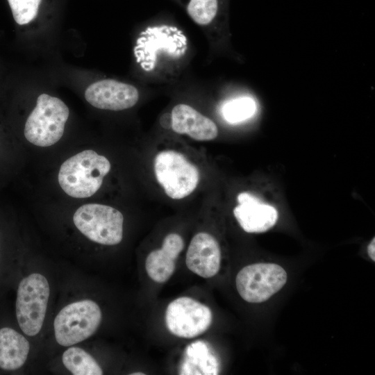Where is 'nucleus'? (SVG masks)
Segmentation results:
<instances>
[{
    "label": "nucleus",
    "mask_w": 375,
    "mask_h": 375,
    "mask_svg": "<svg viewBox=\"0 0 375 375\" xmlns=\"http://www.w3.org/2000/svg\"><path fill=\"white\" fill-rule=\"evenodd\" d=\"M73 222L77 229L94 242L115 245L122 240L124 216L112 206L84 204L75 211Z\"/></svg>",
    "instance_id": "4"
},
{
    "label": "nucleus",
    "mask_w": 375,
    "mask_h": 375,
    "mask_svg": "<svg viewBox=\"0 0 375 375\" xmlns=\"http://www.w3.org/2000/svg\"><path fill=\"white\" fill-rule=\"evenodd\" d=\"M111 165L104 156L92 149L83 150L60 166L58 180L62 190L76 199L92 197L101 188Z\"/></svg>",
    "instance_id": "1"
},
{
    "label": "nucleus",
    "mask_w": 375,
    "mask_h": 375,
    "mask_svg": "<svg viewBox=\"0 0 375 375\" xmlns=\"http://www.w3.org/2000/svg\"><path fill=\"white\" fill-rule=\"evenodd\" d=\"M184 247L183 238L177 233L167 235L160 249L151 251L145 261L148 276L158 283L166 282L173 274L176 260Z\"/></svg>",
    "instance_id": "14"
},
{
    "label": "nucleus",
    "mask_w": 375,
    "mask_h": 375,
    "mask_svg": "<svg viewBox=\"0 0 375 375\" xmlns=\"http://www.w3.org/2000/svg\"><path fill=\"white\" fill-rule=\"evenodd\" d=\"M86 101L92 106L109 110H122L135 106L139 93L133 85L112 79L91 84L85 92Z\"/></svg>",
    "instance_id": "10"
},
{
    "label": "nucleus",
    "mask_w": 375,
    "mask_h": 375,
    "mask_svg": "<svg viewBox=\"0 0 375 375\" xmlns=\"http://www.w3.org/2000/svg\"><path fill=\"white\" fill-rule=\"evenodd\" d=\"M220 6V0H189L186 10L196 24L205 26L215 19Z\"/></svg>",
    "instance_id": "17"
},
{
    "label": "nucleus",
    "mask_w": 375,
    "mask_h": 375,
    "mask_svg": "<svg viewBox=\"0 0 375 375\" xmlns=\"http://www.w3.org/2000/svg\"><path fill=\"white\" fill-rule=\"evenodd\" d=\"M102 318L99 305L90 299L71 303L56 315L53 328L57 342L68 347L79 343L92 335Z\"/></svg>",
    "instance_id": "3"
},
{
    "label": "nucleus",
    "mask_w": 375,
    "mask_h": 375,
    "mask_svg": "<svg viewBox=\"0 0 375 375\" xmlns=\"http://www.w3.org/2000/svg\"><path fill=\"white\" fill-rule=\"evenodd\" d=\"M256 110V106L253 99L243 97L226 103L222 108V115L227 122L238 123L253 116Z\"/></svg>",
    "instance_id": "18"
},
{
    "label": "nucleus",
    "mask_w": 375,
    "mask_h": 375,
    "mask_svg": "<svg viewBox=\"0 0 375 375\" xmlns=\"http://www.w3.org/2000/svg\"><path fill=\"white\" fill-rule=\"evenodd\" d=\"M50 288L47 279L39 273H33L19 283L16 316L19 328L28 336L37 335L45 318Z\"/></svg>",
    "instance_id": "5"
},
{
    "label": "nucleus",
    "mask_w": 375,
    "mask_h": 375,
    "mask_svg": "<svg viewBox=\"0 0 375 375\" xmlns=\"http://www.w3.org/2000/svg\"><path fill=\"white\" fill-rule=\"evenodd\" d=\"M12 17L18 25L32 22L38 15L42 0H7Z\"/></svg>",
    "instance_id": "19"
},
{
    "label": "nucleus",
    "mask_w": 375,
    "mask_h": 375,
    "mask_svg": "<svg viewBox=\"0 0 375 375\" xmlns=\"http://www.w3.org/2000/svg\"><path fill=\"white\" fill-rule=\"evenodd\" d=\"M65 367L74 375H101L103 371L96 360L84 349L72 347L62 356Z\"/></svg>",
    "instance_id": "16"
},
{
    "label": "nucleus",
    "mask_w": 375,
    "mask_h": 375,
    "mask_svg": "<svg viewBox=\"0 0 375 375\" xmlns=\"http://www.w3.org/2000/svg\"><path fill=\"white\" fill-rule=\"evenodd\" d=\"M131 374L132 375H139V374L144 375V373H133Z\"/></svg>",
    "instance_id": "22"
},
{
    "label": "nucleus",
    "mask_w": 375,
    "mask_h": 375,
    "mask_svg": "<svg viewBox=\"0 0 375 375\" xmlns=\"http://www.w3.org/2000/svg\"><path fill=\"white\" fill-rule=\"evenodd\" d=\"M367 253L370 258L375 261V238H374L367 247Z\"/></svg>",
    "instance_id": "20"
},
{
    "label": "nucleus",
    "mask_w": 375,
    "mask_h": 375,
    "mask_svg": "<svg viewBox=\"0 0 375 375\" xmlns=\"http://www.w3.org/2000/svg\"><path fill=\"white\" fill-rule=\"evenodd\" d=\"M186 47L184 35L175 27L168 26L149 28L138 40L135 55L142 67L148 70L153 67L160 52L178 56Z\"/></svg>",
    "instance_id": "9"
},
{
    "label": "nucleus",
    "mask_w": 375,
    "mask_h": 375,
    "mask_svg": "<svg viewBox=\"0 0 375 375\" xmlns=\"http://www.w3.org/2000/svg\"><path fill=\"white\" fill-rule=\"evenodd\" d=\"M287 278V273L281 266L260 262L244 267L236 276L235 284L244 301L262 303L278 292Z\"/></svg>",
    "instance_id": "7"
},
{
    "label": "nucleus",
    "mask_w": 375,
    "mask_h": 375,
    "mask_svg": "<svg viewBox=\"0 0 375 375\" xmlns=\"http://www.w3.org/2000/svg\"><path fill=\"white\" fill-rule=\"evenodd\" d=\"M153 167L158 183L173 199L189 196L199 181L197 167L182 153L174 150L160 151L155 157Z\"/></svg>",
    "instance_id": "6"
},
{
    "label": "nucleus",
    "mask_w": 375,
    "mask_h": 375,
    "mask_svg": "<svg viewBox=\"0 0 375 375\" xmlns=\"http://www.w3.org/2000/svg\"><path fill=\"white\" fill-rule=\"evenodd\" d=\"M212 315L206 305L188 297L172 301L165 311V324L169 332L179 338H193L211 325Z\"/></svg>",
    "instance_id": "8"
},
{
    "label": "nucleus",
    "mask_w": 375,
    "mask_h": 375,
    "mask_svg": "<svg viewBox=\"0 0 375 375\" xmlns=\"http://www.w3.org/2000/svg\"><path fill=\"white\" fill-rule=\"evenodd\" d=\"M237 201L233 215L245 232L264 233L276 224L278 218L276 209L257 196L243 192L238 195Z\"/></svg>",
    "instance_id": "11"
},
{
    "label": "nucleus",
    "mask_w": 375,
    "mask_h": 375,
    "mask_svg": "<svg viewBox=\"0 0 375 375\" xmlns=\"http://www.w3.org/2000/svg\"><path fill=\"white\" fill-rule=\"evenodd\" d=\"M69 115V108L61 99L44 93L40 94L25 122V138L40 147L56 144L64 133Z\"/></svg>",
    "instance_id": "2"
},
{
    "label": "nucleus",
    "mask_w": 375,
    "mask_h": 375,
    "mask_svg": "<svg viewBox=\"0 0 375 375\" xmlns=\"http://www.w3.org/2000/svg\"><path fill=\"white\" fill-rule=\"evenodd\" d=\"M3 147V136L1 137V135L0 133V156H1V151Z\"/></svg>",
    "instance_id": "21"
},
{
    "label": "nucleus",
    "mask_w": 375,
    "mask_h": 375,
    "mask_svg": "<svg viewBox=\"0 0 375 375\" xmlns=\"http://www.w3.org/2000/svg\"><path fill=\"white\" fill-rule=\"evenodd\" d=\"M221 258V249L217 240L208 233L200 232L190 241L185 263L191 272L208 278L218 273Z\"/></svg>",
    "instance_id": "12"
},
{
    "label": "nucleus",
    "mask_w": 375,
    "mask_h": 375,
    "mask_svg": "<svg viewBox=\"0 0 375 375\" xmlns=\"http://www.w3.org/2000/svg\"><path fill=\"white\" fill-rule=\"evenodd\" d=\"M30 349L26 338L15 330L4 327L0 329V368L12 371L25 363Z\"/></svg>",
    "instance_id": "15"
},
{
    "label": "nucleus",
    "mask_w": 375,
    "mask_h": 375,
    "mask_svg": "<svg viewBox=\"0 0 375 375\" xmlns=\"http://www.w3.org/2000/svg\"><path fill=\"white\" fill-rule=\"evenodd\" d=\"M172 128L198 141L215 139L218 128L215 123L189 105L180 103L172 110Z\"/></svg>",
    "instance_id": "13"
}]
</instances>
